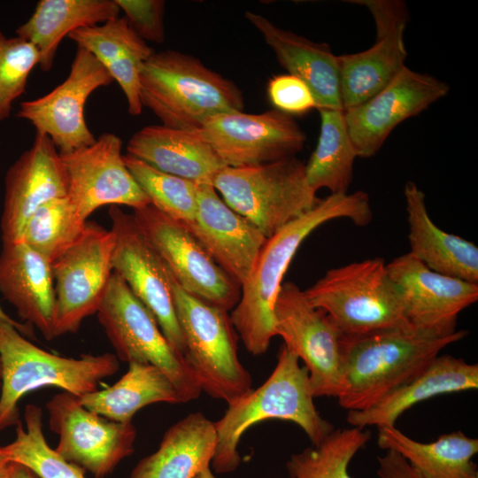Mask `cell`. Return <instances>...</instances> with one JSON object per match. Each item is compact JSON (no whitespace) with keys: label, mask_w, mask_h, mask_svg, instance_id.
<instances>
[{"label":"cell","mask_w":478,"mask_h":478,"mask_svg":"<svg viewBox=\"0 0 478 478\" xmlns=\"http://www.w3.org/2000/svg\"><path fill=\"white\" fill-rule=\"evenodd\" d=\"M477 389V364L451 355H437L420 373L374 405L361 411H348L346 420L360 428L395 426L402 413L422 401Z\"/></svg>","instance_id":"25"},{"label":"cell","mask_w":478,"mask_h":478,"mask_svg":"<svg viewBox=\"0 0 478 478\" xmlns=\"http://www.w3.org/2000/svg\"><path fill=\"white\" fill-rule=\"evenodd\" d=\"M39 62L40 55L32 43L18 36L8 37L0 30V123L10 117Z\"/></svg>","instance_id":"38"},{"label":"cell","mask_w":478,"mask_h":478,"mask_svg":"<svg viewBox=\"0 0 478 478\" xmlns=\"http://www.w3.org/2000/svg\"><path fill=\"white\" fill-rule=\"evenodd\" d=\"M382 258H367L328 270L304 290L309 303L323 310L344 335L412 328Z\"/></svg>","instance_id":"7"},{"label":"cell","mask_w":478,"mask_h":478,"mask_svg":"<svg viewBox=\"0 0 478 478\" xmlns=\"http://www.w3.org/2000/svg\"><path fill=\"white\" fill-rule=\"evenodd\" d=\"M212 185L223 201L266 238L315 207L305 164L296 157L247 167L226 166Z\"/></svg>","instance_id":"8"},{"label":"cell","mask_w":478,"mask_h":478,"mask_svg":"<svg viewBox=\"0 0 478 478\" xmlns=\"http://www.w3.org/2000/svg\"><path fill=\"white\" fill-rule=\"evenodd\" d=\"M127 154L154 168L196 183L212 184L227 166L200 130L146 126L128 140Z\"/></svg>","instance_id":"26"},{"label":"cell","mask_w":478,"mask_h":478,"mask_svg":"<svg viewBox=\"0 0 478 478\" xmlns=\"http://www.w3.org/2000/svg\"><path fill=\"white\" fill-rule=\"evenodd\" d=\"M267 97L275 110L288 115H302L316 108L308 86L291 74L273 76L266 87Z\"/></svg>","instance_id":"40"},{"label":"cell","mask_w":478,"mask_h":478,"mask_svg":"<svg viewBox=\"0 0 478 478\" xmlns=\"http://www.w3.org/2000/svg\"><path fill=\"white\" fill-rule=\"evenodd\" d=\"M244 16L262 35L289 74L308 86L314 96L317 110L343 111L338 59L328 43L315 42L281 28L261 14L247 11Z\"/></svg>","instance_id":"23"},{"label":"cell","mask_w":478,"mask_h":478,"mask_svg":"<svg viewBox=\"0 0 478 478\" xmlns=\"http://www.w3.org/2000/svg\"><path fill=\"white\" fill-rule=\"evenodd\" d=\"M0 293L19 316L54 339L55 289L51 264L24 242L3 243Z\"/></svg>","instance_id":"24"},{"label":"cell","mask_w":478,"mask_h":478,"mask_svg":"<svg viewBox=\"0 0 478 478\" xmlns=\"http://www.w3.org/2000/svg\"><path fill=\"white\" fill-rule=\"evenodd\" d=\"M115 354H84L78 358L48 352L11 324L0 320V431L19 420V402L29 391L55 386L79 397L98 389L120 367Z\"/></svg>","instance_id":"5"},{"label":"cell","mask_w":478,"mask_h":478,"mask_svg":"<svg viewBox=\"0 0 478 478\" xmlns=\"http://www.w3.org/2000/svg\"><path fill=\"white\" fill-rule=\"evenodd\" d=\"M0 387H1V362H0Z\"/></svg>","instance_id":"46"},{"label":"cell","mask_w":478,"mask_h":478,"mask_svg":"<svg viewBox=\"0 0 478 478\" xmlns=\"http://www.w3.org/2000/svg\"><path fill=\"white\" fill-rule=\"evenodd\" d=\"M366 7L374 20L376 37L367 50L337 56L343 110L355 107L385 88L405 66L404 34L409 19L398 0L351 1Z\"/></svg>","instance_id":"18"},{"label":"cell","mask_w":478,"mask_h":478,"mask_svg":"<svg viewBox=\"0 0 478 478\" xmlns=\"http://www.w3.org/2000/svg\"><path fill=\"white\" fill-rule=\"evenodd\" d=\"M216 444L214 422L190 413L166 431L158 449L142 459L129 478H193L210 466Z\"/></svg>","instance_id":"29"},{"label":"cell","mask_w":478,"mask_h":478,"mask_svg":"<svg viewBox=\"0 0 478 478\" xmlns=\"http://www.w3.org/2000/svg\"><path fill=\"white\" fill-rule=\"evenodd\" d=\"M120 12L115 0H40L30 18L16 29V36L36 48L38 66L48 72L66 36L119 17Z\"/></svg>","instance_id":"30"},{"label":"cell","mask_w":478,"mask_h":478,"mask_svg":"<svg viewBox=\"0 0 478 478\" xmlns=\"http://www.w3.org/2000/svg\"><path fill=\"white\" fill-rule=\"evenodd\" d=\"M467 334L457 330L450 335H437L413 328H393L343 335L339 405L347 411L369 408Z\"/></svg>","instance_id":"2"},{"label":"cell","mask_w":478,"mask_h":478,"mask_svg":"<svg viewBox=\"0 0 478 478\" xmlns=\"http://www.w3.org/2000/svg\"><path fill=\"white\" fill-rule=\"evenodd\" d=\"M140 93L143 106L161 125L176 129L199 130L211 117L244 108L243 93L231 80L172 50L154 51L142 64Z\"/></svg>","instance_id":"4"},{"label":"cell","mask_w":478,"mask_h":478,"mask_svg":"<svg viewBox=\"0 0 478 478\" xmlns=\"http://www.w3.org/2000/svg\"><path fill=\"white\" fill-rule=\"evenodd\" d=\"M113 232L95 222L51 265L55 289V338L75 333L96 313L113 273Z\"/></svg>","instance_id":"11"},{"label":"cell","mask_w":478,"mask_h":478,"mask_svg":"<svg viewBox=\"0 0 478 478\" xmlns=\"http://www.w3.org/2000/svg\"><path fill=\"white\" fill-rule=\"evenodd\" d=\"M60 155L67 175V197L83 220L104 205L136 210L150 204L126 166L117 135L104 133L91 145Z\"/></svg>","instance_id":"17"},{"label":"cell","mask_w":478,"mask_h":478,"mask_svg":"<svg viewBox=\"0 0 478 478\" xmlns=\"http://www.w3.org/2000/svg\"><path fill=\"white\" fill-rule=\"evenodd\" d=\"M124 161L151 205L183 226L195 220L197 183L161 172L128 154Z\"/></svg>","instance_id":"37"},{"label":"cell","mask_w":478,"mask_h":478,"mask_svg":"<svg viewBox=\"0 0 478 478\" xmlns=\"http://www.w3.org/2000/svg\"><path fill=\"white\" fill-rule=\"evenodd\" d=\"M377 462L379 478H421L403 457L393 451L378 456Z\"/></svg>","instance_id":"41"},{"label":"cell","mask_w":478,"mask_h":478,"mask_svg":"<svg viewBox=\"0 0 478 478\" xmlns=\"http://www.w3.org/2000/svg\"><path fill=\"white\" fill-rule=\"evenodd\" d=\"M370 439L366 428H335L319 443L290 455L286 478H352L349 466Z\"/></svg>","instance_id":"34"},{"label":"cell","mask_w":478,"mask_h":478,"mask_svg":"<svg viewBox=\"0 0 478 478\" xmlns=\"http://www.w3.org/2000/svg\"><path fill=\"white\" fill-rule=\"evenodd\" d=\"M132 30L143 41H165V1L115 0Z\"/></svg>","instance_id":"39"},{"label":"cell","mask_w":478,"mask_h":478,"mask_svg":"<svg viewBox=\"0 0 478 478\" xmlns=\"http://www.w3.org/2000/svg\"><path fill=\"white\" fill-rule=\"evenodd\" d=\"M68 38L90 52L120 87L132 116L142 113L140 68L154 50L129 27L124 17L76 29Z\"/></svg>","instance_id":"28"},{"label":"cell","mask_w":478,"mask_h":478,"mask_svg":"<svg viewBox=\"0 0 478 478\" xmlns=\"http://www.w3.org/2000/svg\"><path fill=\"white\" fill-rule=\"evenodd\" d=\"M339 218L349 219L358 226L367 225L373 218L368 195L364 191L330 194L266 239L229 315L251 354H264L275 336L274 304L297 249L314 229Z\"/></svg>","instance_id":"1"},{"label":"cell","mask_w":478,"mask_h":478,"mask_svg":"<svg viewBox=\"0 0 478 478\" xmlns=\"http://www.w3.org/2000/svg\"><path fill=\"white\" fill-rule=\"evenodd\" d=\"M313 398L307 369L282 345L266 382L229 404L224 415L214 422L217 444L211 462L213 470L218 474L235 471L241 463L238 445L243 435L266 420L291 421L300 427L312 444L321 442L335 427L321 416Z\"/></svg>","instance_id":"3"},{"label":"cell","mask_w":478,"mask_h":478,"mask_svg":"<svg viewBox=\"0 0 478 478\" xmlns=\"http://www.w3.org/2000/svg\"><path fill=\"white\" fill-rule=\"evenodd\" d=\"M67 175L50 139L36 133L32 145L8 168L1 215L3 243L21 241L27 222L44 204L67 196Z\"/></svg>","instance_id":"21"},{"label":"cell","mask_w":478,"mask_h":478,"mask_svg":"<svg viewBox=\"0 0 478 478\" xmlns=\"http://www.w3.org/2000/svg\"><path fill=\"white\" fill-rule=\"evenodd\" d=\"M96 314L119 360L150 364L162 370L182 404L199 397L201 387L184 357L170 344L152 313L115 272Z\"/></svg>","instance_id":"9"},{"label":"cell","mask_w":478,"mask_h":478,"mask_svg":"<svg viewBox=\"0 0 478 478\" xmlns=\"http://www.w3.org/2000/svg\"><path fill=\"white\" fill-rule=\"evenodd\" d=\"M408 323L437 335L454 334L459 314L478 300V283L439 274L409 252L386 265Z\"/></svg>","instance_id":"19"},{"label":"cell","mask_w":478,"mask_h":478,"mask_svg":"<svg viewBox=\"0 0 478 478\" xmlns=\"http://www.w3.org/2000/svg\"><path fill=\"white\" fill-rule=\"evenodd\" d=\"M409 227V253L431 270L478 283V248L447 233L431 220L423 191L413 182L404 188Z\"/></svg>","instance_id":"27"},{"label":"cell","mask_w":478,"mask_h":478,"mask_svg":"<svg viewBox=\"0 0 478 478\" xmlns=\"http://www.w3.org/2000/svg\"><path fill=\"white\" fill-rule=\"evenodd\" d=\"M127 372L113 385L81 397V404L118 422L132 421L135 413L155 403L182 404L175 386L157 366L131 362Z\"/></svg>","instance_id":"32"},{"label":"cell","mask_w":478,"mask_h":478,"mask_svg":"<svg viewBox=\"0 0 478 478\" xmlns=\"http://www.w3.org/2000/svg\"><path fill=\"white\" fill-rule=\"evenodd\" d=\"M25 427L16 424L15 439L1 446L4 456L27 467L39 478H86L85 470L66 461L47 443L42 432V411L29 404L25 409Z\"/></svg>","instance_id":"35"},{"label":"cell","mask_w":478,"mask_h":478,"mask_svg":"<svg viewBox=\"0 0 478 478\" xmlns=\"http://www.w3.org/2000/svg\"><path fill=\"white\" fill-rule=\"evenodd\" d=\"M227 166H255L296 157L305 133L292 116L275 109L232 112L206 120L199 129Z\"/></svg>","instance_id":"16"},{"label":"cell","mask_w":478,"mask_h":478,"mask_svg":"<svg viewBox=\"0 0 478 478\" xmlns=\"http://www.w3.org/2000/svg\"><path fill=\"white\" fill-rule=\"evenodd\" d=\"M0 320L7 322L13 326L15 328L18 329L19 332H20L23 335L31 336L32 335V328L31 326L27 324H24L21 322L17 321L16 320L12 319L10 315H8L4 309L0 306Z\"/></svg>","instance_id":"42"},{"label":"cell","mask_w":478,"mask_h":478,"mask_svg":"<svg viewBox=\"0 0 478 478\" xmlns=\"http://www.w3.org/2000/svg\"><path fill=\"white\" fill-rule=\"evenodd\" d=\"M274 331L305 364L312 393L337 397L342 387L343 338L332 319L312 306L293 282H282L274 307Z\"/></svg>","instance_id":"10"},{"label":"cell","mask_w":478,"mask_h":478,"mask_svg":"<svg viewBox=\"0 0 478 478\" xmlns=\"http://www.w3.org/2000/svg\"><path fill=\"white\" fill-rule=\"evenodd\" d=\"M15 465L4 456L0 445V478H12Z\"/></svg>","instance_id":"43"},{"label":"cell","mask_w":478,"mask_h":478,"mask_svg":"<svg viewBox=\"0 0 478 478\" xmlns=\"http://www.w3.org/2000/svg\"><path fill=\"white\" fill-rule=\"evenodd\" d=\"M378 445L403 457L421 478H478L473 461L478 439L462 431L443 434L434 442L416 441L396 426L378 428Z\"/></svg>","instance_id":"31"},{"label":"cell","mask_w":478,"mask_h":478,"mask_svg":"<svg viewBox=\"0 0 478 478\" xmlns=\"http://www.w3.org/2000/svg\"><path fill=\"white\" fill-rule=\"evenodd\" d=\"M112 81L90 52L77 47L66 80L49 93L22 102L17 117L47 135L60 154L89 146L96 138L85 120L86 102L95 90Z\"/></svg>","instance_id":"14"},{"label":"cell","mask_w":478,"mask_h":478,"mask_svg":"<svg viewBox=\"0 0 478 478\" xmlns=\"http://www.w3.org/2000/svg\"><path fill=\"white\" fill-rule=\"evenodd\" d=\"M108 214L115 237L113 272L152 313L167 341L183 356L185 343L175 313L173 276L168 267L133 214L116 205L110 206Z\"/></svg>","instance_id":"15"},{"label":"cell","mask_w":478,"mask_h":478,"mask_svg":"<svg viewBox=\"0 0 478 478\" xmlns=\"http://www.w3.org/2000/svg\"><path fill=\"white\" fill-rule=\"evenodd\" d=\"M133 215L175 282L190 295L226 311L239 301L241 287L180 222L150 204Z\"/></svg>","instance_id":"12"},{"label":"cell","mask_w":478,"mask_h":478,"mask_svg":"<svg viewBox=\"0 0 478 478\" xmlns=\"http://www.w3.org/2000/svg\"><path fill=\"white\" fill-rule=\"evenodd\" d=\"M320 132L315 150L305 165L312 190L326 188L331 194H346L357 158L343 118V111L318 109Z\"/></svg>","instance_id":"33"},{"label":"cell","mask_w":478,"mask_h":478,"mask_svg":"<svg viewBox=\"0 0 478 478\" xmlns=\"http://www.w3.org/2000/svg\"><path fill=\"white\" fill-rule=\"evenodd\" d=\"M184 227L240 287L250 275L267 239L207 183H197L196 219Z\"/></svg>","instance_id":"22"},{"label":"cell","mask_w":478,"mask_h":478,"mask_svg":"<svg viewBox=\"0 0 478 478\" xmlns=\"http://www.w3.org/2000/svg\"><path fill=\"white\" fill-rule=\"evenodd\" d=\"M50 428L58 436L55 451L66 461L96 478L113 472L134 451L136 429L130 422H118L86 408L79 397L63 391L47 404Z\"/></svg>","instance_id":"13"},{"label":"cell","mask_w":478,"mask_h":478,"mask_svg":"<svg viewBox=\"0 0 478 478\" xmlns=\"http://www.w3.org/2000/svg\"><path fill=\"white\" fill-rule=\"evenodd\" d=\"M173 305L185 343L184 358L202 391L231 404L252 389L237 354V335L227 311L183 290L172 279Z\"/></svg>","instance_id":"6"},{"label":"cell","mask_w":478,"mask_h":478,"mask_svg":"<svg viewBox=\"0 0 478 478\" xmlns=\"http://www.w3.org/2000/svg\"><path fill=\"white\" fill-rule=\"evenodd\" d=\"M12 478H35V475L25 466L16 463Z\"/></svg>","instance_id":"44"},{"label":"cell","mask_w":478,"mask_h":478,"mask_svg":"<svg viewBox=\"0 0 478 478\" xmlns=\"http://www.w3.org/2000/svg\"><path fill=\"white\" fill-rule=\"evenodd\" d=\"M193 478H216L212 474L211 467L207 466L197 473Z\"/></svg>","instance_id":"45"},{"label":"cell","mask_w":478,"mask_h":478,"mask_svg":"<svg viewBox=\"0 0 478 478\" xmlns=\"http://www.w3.org/2000/svg\"><path fill=\"white\" fill-rule=\"evenodd\" d=\"M449 85L405 66L382 90L343 111L346 128L357 157L375 155L392 130L444 97Z\"/></svg>","instance_id":"20"},{"label":"cell","mask_w":478,"mask_h":478,"mask_svg":"<svg viewBox=\"0 0 478 478\" xmlns=\"http://www.w3.org/2000/svg\"><path fill=\"white\" fill-rule=\"evenodd\" d=\"M86 225L66 196L39 207L27 222L21 241L52 265L80 238Z\"/></svg>","instance_id":"36"}]
</instances>
